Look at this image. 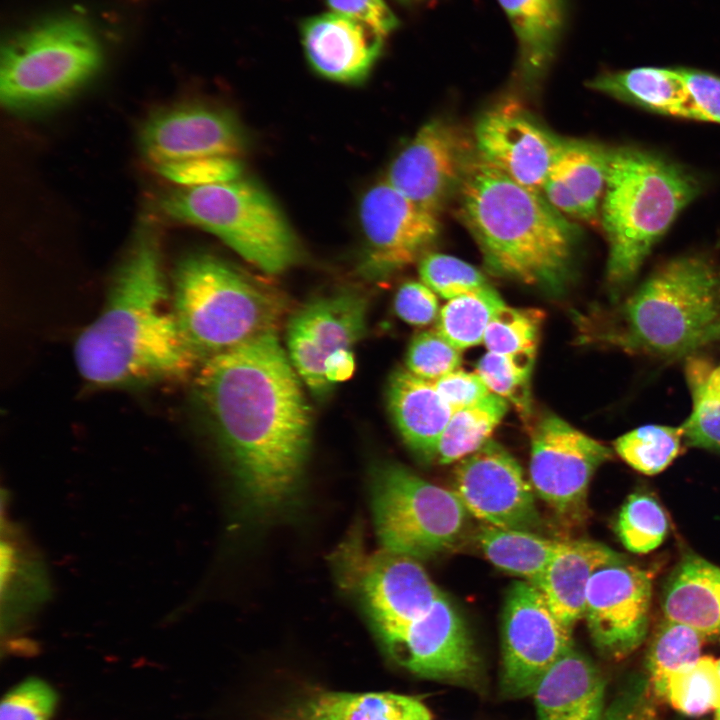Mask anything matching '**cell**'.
<instances>
[{"instance_id": "6da1fadb", "label": "cell", "mask_w": 720, "mask_h": 720, "mask_svg": "<svg viewBox=\"0 0 720 720\" xmlns=\"http://www.w3.org/2000/svg\"><path fill=\"white\" fill-rule=\"evenodd\" d=\"M195 387L246 513L272 522L294 512L311 422L299 375L276 332L204 360Z\"/></svg>"}, {"instance_id": "7a4b0ae2", "label": "cell", "mask_w": 720, "mask_h": 720, "mask_svg": "<svg viewBox=\"0 0 720 720\" xmlns=\"http://www.w3.org/2000/svg\"><path fill=\"white\" fill-rule=\"evenodd\" d=\"M82 378L102 388H129L189 376L201 361L177 324L152 232H142L117 269L104 307L78 336Z\"/></svg>"}, {"instance_id": "3957f363", "label": "cell", "mask_w": 720, "mask_h": 720, "mask_svg": "<svg viewBox=\"0 0 720 720\" xmlns=\"http://www.w3.org/2000/svg\"><path fill=\"white\" fill-rule=\"evenodd\" d=\"M456 195L459 216L492 272L528 285L562 284L577 229L542 193L515 182L474 151Z\"/></svg>"}, {"instance_id": "277c9868", "label": "cell", "mask_w": 720, "mask_h": 720, "mask_svg": "<svg viewBox=\"0 0 720 720\" xmlns=\"http://www.w3.org/2000/svg\"><path fill=\"white\" fill-rule=\"evenodd\" d=\"M700 188L686 168L659 154L634 146L609 148L599 223L608 243L607 280L616 298Z\"/></svg>"}, {"instance_id": "5b68a950", "label": "cell", "mask_w": 720, "mask_h": 720, "mask_svg": "<svg viewBox=\"0 0 720 720\" xmlns=\"http://www.w3.org/2000/svg\"><path fill=\"white\" fill-rule=\"evenodd\" d=\"M606 336L624 351L681 357L720 320V264L688 254L659 265L620 306Z\"/></svg>"}, {"instance_id": "8992f818", "label": "cell", "mask_w": 720, "mask_h": 720, "mask_svg": "<svg viewBox=\"0 0 720 720\" xmlns=\"http://www.w3.org/2000/svg\"><path fill=\"white\" fill-rule=\"evenodd\" d=\"M171 299L179 329L201 363L275 331L285 307L280 296L208 254L177 264Z\"/></svg>"}, {"instance_id": "52a82bcc", "label": "cell", "mask_w": 720, "mask_h": 720, "mask_svg": "<svg viewBox=\"0 0 720 720\" xmlns=\"http://www.w3.org/2000/svg\"><path fill=\"white\" fill-rule=\"evenodd\" d=\"M162 210L215 235L266 273H281L298 258L295 235L281 210L250 180L183 187L163 200Z\"/></svg>"}, {"instance_id": "ba28073f", "label": "cell", "mask_w": 720, "mask_h": 720, "mask_svg": "<svg viewBox=\"0 0 720 720\" xmlns=\"http://www.w3.org/2000/svg\"><path fill=\"white\" fill-rule=\"evenodd\" d=\"M101 63V47L83 21L60 17L42 22L2 47V106L24 110L61 101L85 85Z\"/></svg>"}, {"instance_id": "9c48e42d", "label": "cell", "mask_w": 720, "mask_h": 720, "mask_svg": "<svg viewBox=\"0 0 720 720\" xmlns=\"http://www.w3.org/2000/svg\"><path fill=\"white\" fill-rule=\"evenodd\" d=\"M369 480L381 547L419 560L449 550L462 537L468 511L454 490L391 462L376 464Z\"/></svg>"}, {"instance_id": "30bf717a", "label": "cell", "mask_w": 720, "mask_h": 720, "mask_svg": "<svg viewBox=\"0 0 720 720\" xmlns=\"http://www.w3.org/2000/svg\"><path fill=\"white\" fill-rule=\"evenodd\" d=\"M330 562L339 586L357 602L380 641L427 613L442 593L418 559L383 547L369 551L359 526Z\"/></svg>"}, {"instance_id": "8fae6325", "label": "cell", "mask_w": 720, "mask_h": 720, "mask_svg": "<svg viewBox=\"0 0 720 720\" xmlns=\"http://www.w3.org/2000/svg\"><path fill=\"white\" fill-rule=\"evenodd\" d=\"M612 456L607 446L560 417L547 415L532 430L530 483L561 519L577 523L587 511L593 474Z\"/></svg>"}, {"instance_id": "7c38bea8", "label": "cell", "mask_w": 720, "mask_h": 720, "mask_svg": "<svg viewBox=\"0 0 720 720\" xmlns=\"http://www.w3.org/2000/svg\"><path fill=\"white\" fill-rule=\"evenodd\" d=\"M572 632L533 583L515 582L502 615L504 692L512 697L532 695L546 671L573 646Z\"/></svg>"}, {"instance_id": "4fadbf2b", "label": "cell", "mask_w": 720, "mask_h": 720, "mask_svg": "<svg viewBox=\"0 0 720 720\" xmlns=\"http://www.w3.org/2000/svg\"><path fill=\"white\" fill-rule=\"evenodd\" d=\"M454 491L467 511L487 525L536 532L542 520L534 490L518 461L488 440L458 461Z\"/></svg>"}, {"instance_id": "5bb4252c", "label": "cell", "mask_w": 720, "mask_h": 720, "mask_svg": "<svg viewBox=\"0 0 720 720\" xmlns=\"http://www.w3.org/2000/svg\"><path fill=\"white\" fill-rule=\"evenodd\" d=\"M567 140L514 103L482 114L473 131L474 151L479 158L540 193Z\"/></svg>"}, {"instance_id": "9a60e30c", "label": "cell", "mask_w": 720, "mask_h": 720, "mask_svg": "<svg viewBox=\"0 0 720 720\" xmlns=\"http://www.w3.org/2000/svg\"><path fill=\"white\" fill-rule=\"evenodd\" d=\"M473 154L455 126L433 119L396 156L385 180L415 204L439 216L448 199L457 193Z\"/></svg>"}, {"instance_id": "2e32d148", "label": "cell", "mask_w": 720, "mask_h": 720, "mask_svg": "<svg viewBox=\"0 0 720 720\" xmlns=\"http://www.w3.org/2000/svg\"><path fill=\"white\" fill-rule=\"evenodd\" d=\"M649 574L626 561L604 566L591 577L584 618L596 647L623 658L644 641L649 625Z\"/></svg>"}, {"instance_id": "e0dca14e", "label": "cell", "mask_w": 720, "mask_h": 720, "mask_svg": "<svg viewBox=\"0 0 720 720\" xmlns=\"http://www.w3.org/2000/svg\"><path fill=\"white\" fill-rule=\"evenodd\" d=\"M366 313L362 296L344 292L312 300L290 318L288 356L316 396L325 395L332 386L325 377L327 358L359 341L366 329Z\"/></svg>"}, {"instance_id": "ac0fdd59", "label": "cell", "mask_w": 720, "mask_h": 720, "mask_svg": "<svg viewBox=\"0 0 720 720\" xmlns=\"http://www.w3.org/2000/svg\"><path fill=\"white\" fill-rule=\"evenodd\" d=\"M367 266L390 272L413 262L436 239L438 216L424 210L386 180L372 186L360 204Z\"/></svg>"}, {"instance_id": "d6986e66", "label": "cell", "mask_w": 720, "mask_h": 720, "mask_svg": "<svg viewBox=\"0 0 720 720\" xmlns=\"http://www.w3.org/2000/svg\"><path fill=\"white\" fill-rule=\"evenodd\" d=\"M380 642L396 662L423 677L463 680L476 667L466 626L443 593L427 613Z\"/></svg>"}, {"instance_id": "ffe728a7", "label": "cell", "mask_w": 720, "mask_h": 720, "mask_svg": "<svg viewBox=\"0 0 720 720\" xmlns=\"http://www.w3.org/2000/svg\"><path fill=\"white\" fill-rule=\"evenodd\" d=\"M244 144L242 130L230 114L202 105L157 113L140 133L141 151L155 167L199 157H235Z\"/></svg>"}, {"instance_id": "44dd1931", "label": "cell", "mask_w": 720, "mask_h": 720, "mask_svg": "<svg viewBox=\"0 0 720 720\" xmlns=\"http://www.w3.org/2000/svg\"><path fill=\"white\" fill-rule=\"evenodd\" d=\"M299 31L306 60L313 71L336 82L365 81L384 49V36L332 11L303 19Z\"/></svg>"}, {"instance_id": "7402d4cb", "label": "cell", "mask_w": 720, "mask_h": 720, "mask_svg": "<svg viewBox=\"0 0 720 720\" xmlns=\"http://www.w3.org/2000/svg\"><path fill=\"white\" fill-rule=\"evenodd\" d=\"M609 148L568 139L541 193L564 216L596 224L600 219Z\"/></svg>"}, {"instance_id": "603a6c76", "label": "cell", "mask_w": 720, "mask_h": 720, "mask_svg": "<svg viewBox=\"0 0 720 720\" xmlns=\"http://www.w3.org/2000/svg\"><path fill=\"white\" fill-rule=\"evenodd\" d=\"M625 557L604 544L587 539L564 541L562 547L533 584L557 618L573 631L584 617L589 581L600 568Z\"/></svg>"}, {"instance_id": "cb8c5ba5", "label": "cell", "mask_w": 720, "mask_h": 720, "mask_svg": "<svg viewBox=\"0 0 720 720\" xmlns=\"http://www.w3.org/2000/svg\"><path fill=\"white\" fill-rule=\"evenodd\" d=\"M604 682L572 646L542 676L534 692L538 720H602Z\"/></svg>"}, {"instance_id": "d4e9b609", "label": "cell", "mask_w": 720, "mask_h": 720, "mask_svg": "<svg viewBox=\"0 0 720 720\" xmlns=\"http://www.w3.org/2000/svg\"><path fill=\"white\" fill-rule=\"evenodd\" d=\"M388 407L402 439L423 458H433L453 409L434 383L399 369L390 378Z\"/></svg>"}, {"instance_id": "484cf974", "label": "cell", "mask_w": 720, "mask_h": 720, "mask_svg": "<svg viewBox=\"0 0 720 720\" xmlns=\"http://www.w3.org/2000/svg\"><path fill=\"white\" fill-rule=\"evenodd\" d=\"M518 42V75L527 89L545 78L564 27L563 0H498Z\"/></svg>"}, {"instance_id": "4316f807", "label": "cell", "mask_w": 720, "mask_h": 720, "mask_svg": "<svg viewBox=\"0 0 720 720\" xmlns=\"http://www.w3.org/2000/svg\"><path fill=\"white\" fill-rule=\"evenodd\" d=\"M665 618L703 636L720 632V567L686 555L669 575L662 594Z\"/></svg>"}, {"instance_id": "83f0119b", "label": "cell", "mask_w": 720, "mask_h": 720, "mask_svg": "<svg viewBox=\"0 0 720 720\" xmlns=\"http://www.w3.org/2000/svg\"><path fill=\"white\" fill-rule=\"evenodd\" d=\"M586 86L650 112L691 120L689 97L679 68L608 71L589 80Z\"/></svg>"}, {"instance_id": "f1b7e54d", "label": "cell", "mask_w": 720, "mask_h": 720, "mask_svg": "<svg viewBox=\"0 0 720 720\" xmlns=\"http://www.w3.org/2000/svg\"><path fill=\"white\" fill-rule=\"evenodd\" d=\"M476 539L491 563L531 583L539 579L564 543L536 532L487 524L480 527Z\"/></svg>"}, {"instance_id": "f546056e", "label": "cell", "mask_w": 720, "mask_h": 720, "mask_svg": "<svg viewBox=\"0 0 720 720\" xmlns=\"http://www.w3.org/2000/svg\"><path fill=\"white\" fill-rule=\"evenodd\" d=\"M308 720H431L417 698L392 693H326L308 711Z\"/></svg>"}, {"instance_id": "4dcf8cb0", "label": "cell", "mask_w": 720, "mask_h": 720, "mask_svg": "<svg viewBox=\"0 0 720 720\" xmlns=\"http://www.w3.org/2000/svg\"><path fill=\"white\" fill-rule=\"evenodd\" d=\"M686 377L693 407L681 424L686 446L720 452V365L690 357Z\"/></svg>"}, {"instance_id": "1f68e13d", "label": "cell", "mask_w": 720, "mask_h": 720, "mask_svg": "<svg viewBox=\"0 0 720 720\" xmlns=\"http://www.w3.org/2000/svg\"><path fill=\"white\" fill-rule=\"evenodd\" d=\"M509 402L490 393L479 401L453 412L437 445L441 464L460 461L479 450L508 411Z\"/></svg>"}, {"instance_id": "d6a6232c", "label": "cell", "mask_w": 720, "mask_h": 720, "mask_svg": "<svg viewBox=\"0 0 720 720\" xmlns=\"http://www.w3.org/2000/svg\"><path fill=\"white\" fill-rule=\"evenodd\" d=\"M505 303L491 286L448 300L437 316L436 330L459 350L483 343L493 315Z\"/></svg>"}, {"instance_id": "836d02e7", "label": "cell", "mask_w": 720, "mask_h": 720, "mask_svg": "<svg viewBox=\"0 0 720 720\" xmlns=\"http://www.w3.org/2000/svg\"><path fill=\"white\" fill-rule=\"evenodd\" d=\"M682 440L681 426L649 424L618 437L614 441V449L634 470L645 475H656L679 455Z\"/></svg>"}, {"instance_id": "e575fe53", "label": "cell", "mask_w": 720, "mask_h": 720, "mask_svg": "<svg viewBox=\"0 0 720 720\" xmlns=\"http://www.w3.org/2000/svg\"><path fill=\"white\" fill-rule=\"evenodd\" d=\"M668 528V519L660 503L644 491H636L628 496L615 522V531L623 546L638 554L659 547Z\"/></svg>"}, {"instance_id": "d590c367", "label": "cell", "mask_w": 720, "mask_h": 720, "mask_svg": "<svg viewBox=\"0 0 720 720\" xmlns=\"http://www.w3.org/2000/svg\"><path fill=\"white\" fill-rule=\"evenodd\" d=\"M662 694L677 710L692 716L720 707L717 661L700 657L694 664L670 674Z\"/></svg>"}, {"instance_id": "8d00e7d4", "label": "cell", "mask_w": 720, "mask_h": 720, "mask_svg": "<svg viewBox=\"0 0 720 720\" xmlns=\"http://www.w3.org/2000/svg\"><path fill=\"white\" fill-rule=\"evenodd\" d=\"M703 635L690 626L665 619L652 641L649 669L656 690L662 694L668 676L700 658Z\"/></svg>"}, {"instance_id": "74e56055", "label": "cell", "mask_w": 720, "mask_h": 720, "mask_svg": "<svg viewBox=\"0 0 720 720\" xmlns=\"http://www.w3.org/2000/svg\"><path fill=\"white\" fill-rule=\"evenodd\" d=\"M534 360V355L507 356L487 352L479 359L476 372L490 392L511 402L523 418H528Z\"/></svg>"}, {"instance_id": "f35d334b", "label": "cell", "mask_w": 720, "mask_h": 720, "mask_svg": "<svg viewBox=\"0 0 720 720\" xmlns=\"http://www.w3.org/2000/svg\"><path fill=\"white\" fill-rule=\"evenodd\" d=\"M543 314L536 309L502 306L489 322L483 339L488 352L501 355H534Z\"/></svg>"}, {"instance_id": "ab89813d", "label": "cell", "mask_w": 720, "mask_h": 720, "mask_svg": "<svg viewBox=\"0 0 720 720\" xmlns=\"http://www.w3.org/2000/svg\"><path fill=\"white\" fill-rule=\"evenodd\" d=\"M419 275L426 286L447 300L490 285L477 268L442 253H430L423 257L419 263Z\"/></svg>"}, {"instance_id": "60d3db41", "label": "cell", "mask_w": 720, "mask_h": 720, "mask_svg": "<svg viewBox=\"0 0 720 720\" xmlns=\"http://www.w3.org/2000/svg\"><path fill=\"white\" fill-rule=\"evenodd\" d=\"M461 362V350L434 329L422 331L412 339L407 352L406 369L433 382L459 369Z\"/></svg>"}, {"instance_id": "b9f144b4", "label": "cell", "mask_w": 720, "mask_h": 720, "mask_svg": "<svg viewBox=\"0 0 720 720\" xmlns=\"http://www.w3.org/2000/svg\"><path fill=\"white\" fill-rule=\"evenodd\" d=\"M166 179L183 187L227 182L241 177L242 165L233 156L192 158L156 166Z\"/></svg>"}, {"instance_id": "7bdbcfd3", "label": "cell", "mask_w": 720, "mask_h": 720, "mask_svg": "<svg viewBox=\"0 0 720 720\" xmlns=\"http://www.w3.org/2000/svg\"><path fill=\"white\" fill-rule=\"evenodd\" d=\"M56 703L57 694L48 683L29 678L3 697L0 720H49Z\"/></svg>"}, {"instance_id": "ee69618b", "label": "cell", "mask_w": 720, "mask_h": 720, "mask_svg": "<svg viewBox=\"0 0 720 720\" xmlns=\"http://www.w3.org/2000/svg\"><path fill=\"white\" fill-rule=\"evenodd\" d=\"M679 70L689 97L691 120L720 124V77L698 69Z\"/></svg>"}, {"instance_id": "f6af8a7d", "label": "cell", "mask_w": 720, "mask_h": 720, "mask_svg": "<svg viewBox=\"0 0 720 720\" xmlns=\"http://www.w3.org/2000/svg\"><path fill=\"white\" fill-rule=\"evenodd\" d=\"M394 308L402 320L418 326L431 323L439 314L436 293L423 282L404 283L395 295Z\"/></svg>"}, {"instance_id": "bcb514c9", "label": "cell", "mask_w": 720, "mask_h": 720, "mask_svg": "<svg viewBox=\"0 0 720 720\" xmlns=\"http://www.w3.org/2000/svg\"><path fill=\"white\" fill-rule=\"evenodd\" d=\"M332 12L359 21L384 37L394 32L399 20L384 0H325Z\"/></svg>"}, {"instance_id": "7dc6e473", "label": "cell", "mask_w": 720, "mask_h": 720, "mask_svg": "<svg viewBox=\"0 0 720 720\" xmlns=\"http://www.w3.org/2000/svg\"><path fill=\"white\" fill-rule=\"evenodd\" d=\"M433 383L453 411L474 404L491 393L477 372L461 369H456Z\"/></svg>"}, {"instance_id": "c3c4849f", "label": "cell", "mask_w": 720, "mask_h": 720, "mask_svg": "<svg viewBox=\"0 0 720 720\" xmlns=\"http://www.w3.org/2000/svg\"><path fill=\"white\" fill-rule=\"evenodd\" d=\"M355 367L351 349H341L331 354L325 362V377L332 385L348 379Z\"/></svg>"}, {"instance_id": "681fc988", "label": "cell", "mask_w": 720, "mask_h": 720, "mask_svg": "<svg viewBox=\"0 0 720 720\" xmlns=\"http://www.w3.org/2000/svg\"><path fill=\"white\" fill-rule=\"evenodd\" d=\"M641 697V686H634L632 690L616 700L604 713L602 720H633Z\"/></svg>"}, {"instance_id": "f907efd6", "label": "cell", "mask_w": 720, "mask_h": 720, "mask_svg": "<svg viewBox=\"0 0 720 720\" xmlns=\"http://www.w3.org/2000/svg\"><path fill=\"white\" fill-rule=\"evenodd\" d=\"M715 341H720V320L705 333L697 348Z\"/></svg>"}, {"instance_id": "816d5d0a", "label": "cell", "mask_w": 720, "mask_h": 720, "mask_svg": "<svg viewBox=\"0 0 720 720\" xmlns=\"http://www.w3.org/2000/svg\"><path fill=\"white\" fill-rule=\"evenodd\" d=\"M396 1H398L401 4H405V5H415V4L423 3L428 0H396Z\"/></svg>"}, {"instance_id": "f5cc1de1", "label": "cell", "mask_w": 720, "mask_h": 720, "mask_svg": "<svg viewBox=\"0 0 720 720\" xmlns=\"http://www.w3.org/2000/svg\"><path fill=\"white\" fill-rule=\"evenodd\" d=\"M715 720H720V707L716 709Z\"/></svg>"}, {"instance_id": "db71d44e", "label": "cell", "mask_w": 720, "mask_h": 720, "mask_svg": "<svg viewBox=\"0 0 720 720\" xmlns=\"http://www.w3.org/2000/svg\"><path fill=\"white\" fill-rule=\"evenodd\" d=\"M717 666H718V669H719V672H720V660L717 661Z\"/></svg>"}]
</instances>
